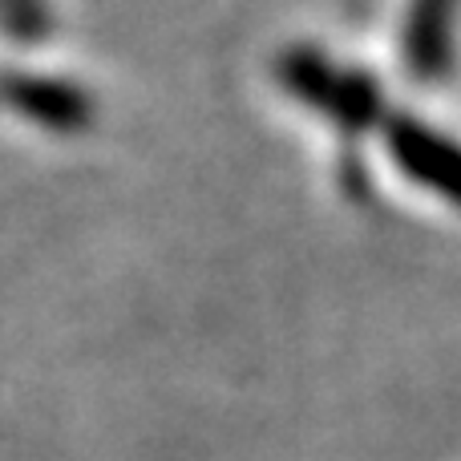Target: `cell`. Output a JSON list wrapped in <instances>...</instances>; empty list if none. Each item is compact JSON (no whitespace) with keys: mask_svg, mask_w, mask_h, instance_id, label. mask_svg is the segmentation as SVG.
Segmentation results:
<instances>
[{"mask_svg":"<svg viewBox=\"0 0 461 461\" xmlns=\"http://www.w3.org/2000/svg\"><path fill=\"white\" fill-rule=\"evenodd\" d=\"M0 97L13 110H21L29 122L57 134H77L94 122V102L81 86H69L61 77H37V73H8L0 77Z\"/></svg>","mask_w":461,"mask_h":461,"instance_id":"6da1fadb","label":"cell"},{"mask_svg":"<svg viewBox=\"0 0 461 461\" xmlns=\"http://www.w3.org/2000/svg\"><path fill=\"white\" fill-rule=\"evenodd\" d=\"M279 77L292 94L308 97L312 105L328 110L340 122H368L373 110V94H368L365 81L357 77H340L336 69H328L312 49H292V53L279 61Z\"/></svg>","mask_w":461,"mask_h":461,"instance_id":"7a4b0ae2","label":"cell"},{"mask_svg":"<svg viewBox=\"0 0 461 461\" xmlns=\"http://www.w3.org/2000/svg\"><path fill=\"white\" fill-rule=\"evenodd\" d=\"M0 29L21 45L49 37V5L45 0H0Z\"/></svg>","mask_w":461,"mask_h":461,"instance_id":"3957f363","label":"cell"}]
</instances>
